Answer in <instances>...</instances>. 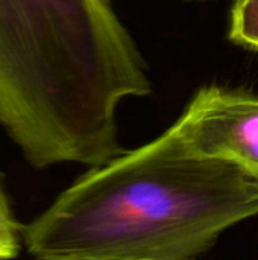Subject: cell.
Listing matches in <instances>:
<instances>
[{
    "instance_id": "7a4b0ae2",
    "label": "cell",
    "mask_w": 258,
    "mask_h": 260,
    "mask_svg": "<svg viewBox=\"0 0 258 260\" xmlns=\"http://www.w3.org/2000/svg\"><path fill=\"white\" fill-rule=\"evenodd\" d=\"M258 216V180L192 149L172 125L91 168L23 227L36 260H195Z\"/></svg>"
},
{
    "instance_id": "3957f363",
    "label": "cell",
    "mask_w": 258,
    "mask_h": 260,
    "mask_svg": "<svg viewBox=\"0 0 258 260\" xmlns=\"http://www.w3.org/2000/svg\"><path fill=\"white\" fill-rule=\"evenodd\" d=\"M173 126L196 152L233 161L258 180V94L202 87Z\"/></svg>"
},
{
    "instance_id": "277c9868",
    "label": "cell",
    "mask_w": 258,
    "mask_h": 260,
    "mask_svg": "<svg viewBox=\"0 0 258 260\" xmlns=\"http://www.w3.org/2000/svg\"><path fill=\"white\" fill-rule=\"evenodd\" d=\"M228 38L237 46L258 50V0L234 2Z\"/></svg>"
},
{
    "instance_id": "5b68a950",
    "label": "cell",
    "mask_w": 258,
    "mask_h": 260,
    "mask_svg": "<svg viewBox=\"0 0 258 260\" xmlns=\"http://www.w3.org/2000/svg\"><path fill=\"white\" fill-rule=\"evenodd\" d=\"M3 174L0 172V260H14L20 253L23 225L18 224L5 190Z\"/></svg>"
},
{
    "instance_id": "6da1fadb",
    "label": "cell",
    "mask_w": 258,
    "mask_h": 260,
    "mask_svg": "<svg viewBox=\"0 0 258 260\" xmlns=\"http://www.w3.org/2000/svg\"><path fill=\"white\" fill-rule=\"evenodd\" d=\"M149 93L111 0H0V128L32 168L120 157L117 107Z\"/></svg>"
}]
</instances>
